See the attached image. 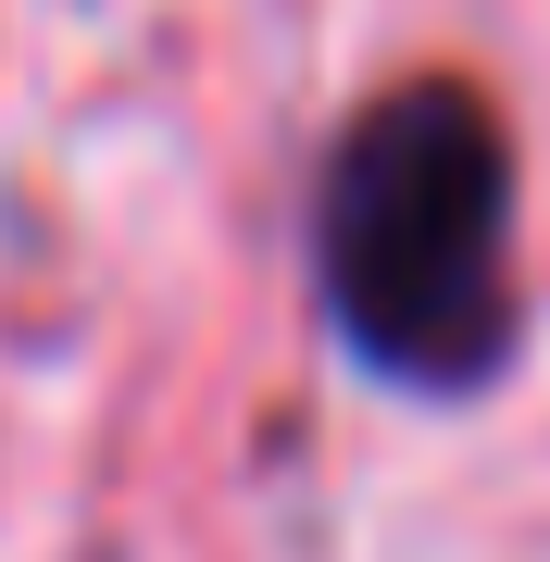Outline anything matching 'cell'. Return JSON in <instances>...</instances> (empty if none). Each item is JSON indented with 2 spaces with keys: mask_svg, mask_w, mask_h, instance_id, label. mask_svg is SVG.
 <instances>
[{
  "mask_svg": "<svg viewBox=\"0 0 550 562\" xmlns=\"http://www.w3.org/2000/svg\"><path fill=\"white\" fill-rule=\"evenodd\" d=\"M313 288L326 325L388 387H463L513 350V150L463 76H413L338 138L313 188Z\"/></svg>",
  "mask_w": 550,
  "mask_h": 562,
  "instance_id": "cell-1",
  "label": "cell"
}]
</instances>
